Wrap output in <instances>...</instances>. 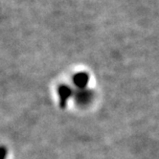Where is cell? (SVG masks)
Segmentation results:
<instances>
[{
  "mask_svg": "<svg viewBox=\"0 0 159 159\" xmlns=\"http://www.w3.org/2000/svg\"><path fill=\"white\" fill-rule=\"evenodd\" d=\"M7 148L5 146H0V159H6Z\"/></svg>",
  "mask_w": 159,
  "mask_h": 159,
  "instance_id": "obj_1",
  "label": "cell"
}]
</instances>
